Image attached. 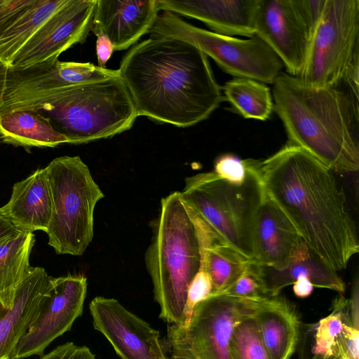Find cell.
Masks as SVG:
<instances>
[{"instance_id":"6da1fadb","label":"cell","mask_w":359,"mask_h":359,"mask_svg":"<svg viewBox=\"0 0 359 359\" xmlns=\"http://www.w3.org/2000/svg\"><path fill=\"white\" fill-rule=\"evenodd\" d=\"M266 195L282 210L307 246L335 271L359 252L355 223L334 172L287 142L261 161Z\"/></svg>"},{"instance_id":"7a4b0ae2","label":"cell","mask_w":359,"mask_h":359,"mask_svg":"<svg viewBox=\"0 0 359 359\" xmlns=\"http://www.w3.org/2000/svg\"><path fill=\"white\" fill-rule=\"evenodd\" d=\"M118 71L138 116L158 122L189 127L224 100L208 56L177 38L150 36L124 55Z\"/></svg>"},{"instance_id":"3957f363","label":"cell","mask_w":359,"mask_h":359,"mask_svg":"<svg viewBox=\"0 0 359 359\" xmlns=\"http://www.w3.org/2000/svg\"><path fill=\"white\" fill-rule=\"evenodd\" d=\"M272 88L273 110L288 142L334 172L359 169L358 100L339 86L316 88L281 72Z\"/></svg>"},{"instance_id":"277c9868","label":"cell","mask_w":359,"mask_h":359,"mask_svg":"<svg viewBox=\"0 0 359 359\" xmlns=\"http://www.w3.org/2000/svg\"><path fill=\"white\" fill-rule=\"evenodd\" d=\"M151 229L144 262L160 306L159 318L168 325L185 326L188 289L203 261V226L180 191H174L161 199Z\"/></svg>"},{"instance_id":"5b68a950","label":"cell","mask_w":359,"mask_h":359,"mask_svg":"<svg viewBox=\"0 0 359 359\" xmlns=\"http://www.w3.org/2000/svg\"><path fill=\"white\" fill-rule=\"evenodd\" d=\"M261 161L249 158L248 175L241 184L210 171L186 177L180 191L184 202L208 228L252 262L255 217L266 195Z\"/></svg>"},{"instance_id":"8992f818","label":"cell","mask_w":359,"mask_h":359,"mask_svg":"<svg viewBox=\"0 0 359 359\" xmlns=\"http://www.w3.org/2000/svg\"><path fill=\"white\" fill-rule=\"evenodd\" d=\"M36 111L73 144L121 133L130 129L138 116L119 76L61 90Z\"/></svg>"},{"instance_id":"52a82bcc","label":"cell","mask_w":359,"mask_h":359,"mask_svg":"<svg viewBox=\"0 0 359 359\" xmlns=\"http://www.w3.org/2000/svg\"><path fill=\"white\" fill-rule=\"evenodd\" d=\"M52 196L46 233L59 255L83 254L93 238V215L104 194L79 156L54 158L46 167Z\"/></svg>"},{"instance_id":"ba28073f","label":"cell","mask_w":359,"mask_h":359,"mask_svg":"<svg viewBox=\"0 0 359 359\" xmlns=\"http://www.w3.org/2000/svg\"><path fill=\"white\" fill-rule=\"evenodd\" d=\"M148 33L150 36L177 38L194 45L234 78L272 84L282 72L283 65L280 59L256 35L241 39L216 34L165 11L158 14Z\"/></svg>"},{"instance_id":"9c48e42d","label":"cell","mask_w":359,"mask_h":359,"mask_svg":"<svg viewBox=\"0 0 359 359\" xmlns=\"http://www.w3.org/2000/svg\"><path fill=\"white\" fill-rule=\"evenodd\" d=\"M255 299L210 294L198 304L186 326L168 325L163 339L170 359H235L231 347L238 320L252 313Z\"/></svg>"},{"instance_id":"30bf717a","label":"cell","mask_w":359,"mask_h":359,"mask_svg":"<svg viewBox=\"0 0 359 359\" xmlns=\"http://www.w3.org/2000/svg\"><path fill=\"white\" fill-rule=\"evenodd\" d=\"M359 54V0H326L298 76L316 88L339 86Z\"/></svg>"},{"instance_id":"8fae6325","label":"cell","mask_w":359,"mask_h":359,"mask_svg":"<svg viewBox=\"0 0 359 359\" xmlns=\"http://www.w3.org/2000/svg\"><path fill=\"white\" fill-rule=\"evenodd\" d=\"M119 76L118 69L90 62L47 60L22 69H8L0 114L38 111L66 88Z\"/></svg>"},{"instance_id":"7c38bea8","label":"cell","mask_w":359,"mask_h":359,"mask_svg":"<svg viewBox=\"0 0 359 359\" xmlns=\"http://www.w3.org/2000/svg\"><path fill=\"white\" fill-rule=\"evenodd\" d=\"M87 285L83 274L50 277L48 287L10 359L42 356L54 339L69 331L82 315Z\"/></svg>"},{"instance_id":"4fadbf2b","label":"cell","mask_w":359,"mask_h":359,"mask_svg":"<svg viewBox=\"0 0 359 359\" xmlns=\"http://www.w3.org/2000/svg\"><path fill=\"white\" fill-rule=\"evenodd\" d=\"M255 30L287 74L299 76L306 60L311 33L295 0H258Z\"/></svg>"},{"instance_id":"5bb4252c","label":"cell","mask_w":359,"mask_h":359,"mask_svg":"<svg viewBox=\"0 0 359 359\" xmlns=\"http://www.w3.org/2000/svg\"><path fill=\"white\" fill-rule=\"evenodd\" d=\"M97 0H68L14 57L10 69H22L59 55L86 41L92 32Z\"/></svg>"},{"instance_id":"9a60e30c","label":"cell","mask_w":359,"mask_h":359,"mask_svg":"<svg viewBox=\"0 0 359 359\" xmlns=\"http://www.w3.org/2000/svg\"><path fill=\"white\" fill-rule=\"evenodd\" d=\"M94 328L121 359H170L159 332L117 299L95 297L89 304Z\"/></svg>"},{"instance_id":"2e32d148","label":"cell","mask_w":359,"mask_h":359,"mask_svg":"<svg viewBox=\"0 0 359 359\" xmlns=\"http://www.w3.org/2000/svg\"><path fill=\"white\" fill-rule=\"evenodd\" d=\"M158 11L157 0H97L92 32L123 50L149 32Z\"/></svg>"},{"instance_id":"e0dca14e","label":"cell","mask_w":359,"mask_h":359,"mask_svg":"<svg viewBox=\"0 0 359 359\" xmlns=\"http://www.w3.org/2000/svg\"><path fill=\"white\" fill-rule=\"evenodd\" d=\"M302 241L289 218L266 194L255 217L253 262L276 269H284Z\"/></svg>"},{"instance_id":"ac0fdd59","label":"cell","mask_w":359,"mask_h":359,"mask_svg":"<svg viewBox=\"0 0 359 359\" xmlns=\"http://www.w3.org/2000/svg\"><path fill=\"white\" fill-rule=\"evenodd\" d=\"M257 3L258 0H157L159 11L198 20L216 34L248 38L255 35Z\"/></svg>"},{"instance_id":"d6986e66","label":"cell","mask_w":359,"mask_h":359,"mask_svg":"<svg viewBox=\"0 0 359 359\" xmlns=\"http://www.w3.org/2000/svg\"><path fill=\"white\" fill-rule=\"evenodd\" d=\"M252 316L269 359H290L299 339L294 305L279 295L264 296L255 302Z\"/></svg>"},{"instance_id":"ffe728a7","label":"cell","mask_w":359,"mask_h":359,"mask_svg":"<svg viewBox=\"0 0 359 359\" xmlns=\"http://www.w3.org/2000/svg\"><path fill=\"white\" fill-rule=\"evenodd\" d=\"M250 267L259 281L265 294L278 296L285 287L299 278H308L314 287L344 294L346 285L337 271L328 267L302 241L291 262L284 269H276L251 262Z\"/></svg>"},{"instance_id":"44dd1931","label":"cell","mask_w":359,"mask_h":359,"mask_svg":"<svg viewBox=\"0 0 359 359\" xmlns=\"http://www.w3.org/2000/svg\"><path fill=\"white\" fill-rule=\"evenodd\" d=\"M1 212L19 229L46 233L52 213V196L46 168L37 169L16 182Z\"/></svg>"},{"instance_id":"7402d4cb","label":"cell","mask_w":359,"mask_h":359,"mask_svg":"<svg viewBox=\"0 0 359 359\" xmlns=\"http://www.w3.org/2000/svg\"><path fill=\"white\" fill-rule=\"evenodd\" d=\"M50 276L41 267H32L18 287L13 304L0 303V359L11 355L26 331L49 284Z\"/></svg>"},{"instance_id":"603a6c76","label":"cell","mask_w":359,"mask_h":359,"mask_svg":"<svg viewBox=\"0 0 359 359\" xmlns=\"http://www.w3.org/2000/svg\"><path fill=\"white\" fill-rule=\"evenodd\" d=\"M0 142L27 151L32 147H55L68 143L48 118L38 111L13 110L0 114Z\"/></svg>"},{"instance_id":"cb8c5ba5","label":"cell","mask_w":359,"mask_h":359,"mask_svg":"<svg viewBox=\"0 0 359 359\" xmlns=\"http://www.w3.org/2000/svg\"><path fill=\"white\" fill-rule=\"evenodd\" d=\"M34 242L33 232L22 231L0 245V303L5 308L11 306L18 287L32 269Z\"/></svg>"},{"instance_id":"d4e9b609","label":"cell","mask_w":359,"mask_h":359,"mask_svg":"<svg viewBox=\"0 0 359 359\" xmlns=\"http://www.w3.org/2000/svg\"><path fill=\"white\" fill-rule=\"evenodd\" d=\"M201 223L205 235L204 265L212 280V293L218 294L229 287L246 270L252 260Z\"/></svg>"},{"instance_id":"484cf974","label":"cell","mask_w":359,"mask_h":359,"mask_svg":"<svg viewBox=\"0 0 359 359\" xmlns=\"http://www.w3.org/2000/svg\"><path fill=\"white\" fill-rule=\"evenodd\" d=\"M68 0H36L0 36V61L9 67L22 48Z\"/></svg>"},{"instance_id":"4316f807","label":"cell","mask_w":359,"mask_h":359,"mask_svg":"<svg viewBox=\"0 0 359 359\" xmlns=\"http://www.w3.org/2000/svg\"><path fill=\"white\" fill-rule=\"evenodd\" d=\"M222 90L224 100L243 118L259 121L270 118L273 102L265 83L248 78H233L226 82Z\"/></svg>"},{"instance_id":"83f0119b","label":"cell","mask_w":359,"mask_h":359,"mask_svg":"<svg viewBox=\"0 0 359 359\" xmlns=\"http://www.w3.org/2000/svg\"><path fill=\"white\" fill-rule=\"evenodd\" d=\"M333 306L332 312L321 318L317 324L312 348L313 355H333L336 341L344 324L351 325L350 318L345 313L348 309V299L341 295L335 299Z\"/></svg>"},{"instance_id":"f1b7e54d","label":"cell","mask_w":359,"mask_h":359,"mask_svg":"<svg viewBox=\"0 0 359 359\" xmlns=\"http://www.w3.org/2000/svg\"><path fill=\"white\" fill-rule=\"evenodd\" d=\"M253 312V311H252ZM244 316L236 323L231 337L235 359H269L252 316Z\"/></svg>"},{"instance_id":"f546056e","label":"cell","mask_w":359,"mask_h":359,"mask_svg":"<svg viewBox=\"0 0 359 359\" xmlns=\"http://www.w3.org/2000/svg\"><path fill=\"white\" fill-rule=\"evenodd\" d=\"M249 165L248 159H241L231 154L219 156L215 162L214 172L222 179L241 184L245 180Z\"/></svg>"},{"instance_id":"4dcf8cb0","label":"cell","mask_w":359,"mask_h":359,"mask_svg":"<svg viewBox=\"0 0 359 359\" xmlns=\"http://www.w3.org/2000/svg\"><path fill=\"white\" fill-rule=\"evenodd\" d=\"M212 292V280L203 261L201 269L194 276L188 289L186 305L187 325L191 319L196 306L207 298Z\"/></svg>"},{"instance_id":"1f68e13d","label":"cell","mask_w":359,"mask_h":359,"mask_svg":"<svg viewBox=\"0 0 359 359\" xmlns=\"http://www.w3.org/2000/svg\"><path fill=\"white\" fill-rule=\"evenodd\" d=\"M250 262L246 270L229 287L218 294L241 299H253L266 296L259 281L250 267Z\"/></svg>"},{"instance_id":"d6a6232c","label":"cell","mask_w":359,"mask_h":359,"mask_svg":"<svg viewBox=\"0 0 359 359\" xmlns=\"http://www.w3.org/2000/svg\"><path fill=\"white\" fill-rule=\"evenodd\" d=\"M334 355L341 359H359V329L344 324L336 341Z\"/></svg>"},{"instance_id":"836d02e7","label":"cell","mask_w":359,"mask_h":359,"mask_svg":"<svg viewBox=\"0 0 359 359\" xmlns=\"http://www.w3.org/2000/svg\"><path fill=\"white\" fill-rule=\"evenodd\" d=\"M36 0H0V36Z\"/></svg>"},{"instance_id":"e575fe53","label":"cell","mask_w":359,"mask_h":359,"mask_svg":"<svg viewBox=\"0 0 359 359\" xmlns=\"http://www.w3.org/2000/svg\"><path fill=\"white\" fill-rule=\"evenodd\" d=\"M39 359H95V355L87 346H79L69 341L57 346Z\"/></svg>"},{"instance_id":"d590c367","label":"cell","mask_w":359,"mask_h":359,"mask_svg":"<svg viewBox=\"0 0 359 359\" xmlns=\"http://www.w3.org/2000/svg\"><path fill=\"white\" fill-rule=\"evenodd\" d=\"M326 0H295L311 35L322 15Z\"/></svg>"},{"instance_id":"8d00e7d4","label":"cell","mask_w":359,"mask_h":359,"mask_svg":"<svg viewBox=\"0 0 359 359\" xmlns=\"http://www.w3.org/2000/svg\"><path fill=\"white\" fill-rule=\"evenodd\" d=\"M356 99L359 100V54L356 55L347 67L341 82Z\"/></svg>"},{"instance_id":"74e56055","label":"cell","mask_w":359,"mask_h":359,"mask_svg":"<svg viewBox=\"0 0 359 359\" xmlns=\"http://www.w3.org/2000/svg\"><path fill=\"white\" fill-rule=\"evenodd\" d=\"M114 50V46L106 35L103 34L97 35L96 55L99 67L106 68V63L111 57Z\"/></svg>"},{"instance_id":"f35d334b","label":"cell","mask_w":359,"mask_h":359,"mask_svg":"<svg viewBox=\"0 0 359 359\" xmlns=\"http://www.w3.org/2000/svg\"><path fill=\"white\" fill-rule=\"evenodd\" d=\"M358 278L353 284L351 298L348 299L349 318L352 326L359 329V287Z\"/></svg>"},{"instance_id":"ab89813d","label":"cell","mask_w":359,"mask_h":359,"mask_svg":"<svg viewBox=\"0 0 359 359\" xmlns=\"http://www.w3.org/2000/svg\"><path fill=\"white\" fill-rule=\"evenodd\" d=\"M22 231L0 211V245Z\"/></svg>"},{"instance_id":"60d3db41","label":"cell","mask_w":359,"mask_h":359,"mask_svg":"<svg viewBox=\"0 0 359 359\" xmlns=\"http://www.w3.org/2000/svg\"><path fill=\"white\" fill-rule=\"evenodd\" d=\"M293 292L299 298H306L311 295L313 290V285L308 278H299L293 284Z\"/></svg>"},{"instance_id":"b9f144b4","label":"cell","mask_w":359,"mask_h":359,"mask_svg":"<svg viewBox=\"0 0 359 359\" xmlns=\"http://www.w3.org/2000/svg\"><path fill=\"white\" fill-rule=\"evenodd\" d=\"M8 67L0 61V107L3 102Z\"/></svg>"},{"instance_id":"7bdbcfd3","label":"cell","mask_w":359,"mask_h":359,"mask_svg":"<svg viewBox=\"0 0 359 359\" xmlns=\"http://www.w3.org/2000/svg\"><path fill=\"white\" fill-rule=\"evenodd\" d=\"M311 359H341V358L336 355H330V356L313 355V356Z\"/></svg>"}]
</instances>
